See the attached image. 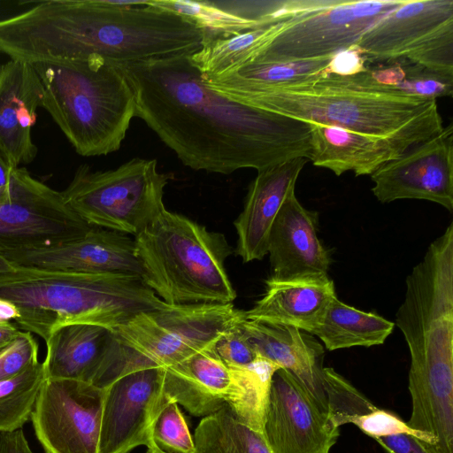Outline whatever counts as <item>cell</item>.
Listing matches in <instances>:
<instances>
[{
    "mask_svg": "<svg viewBox=\"0 0 453 453\" xmlns=\"http://www.w3.org/2000/svg\"><path fill=\"white\" fill-rule=\"evenodd\" d=\"M146 453H166L160 449L152 441L150 445L147 447V452Z\"/></svg>",
    "mask_w": 453,
    "mask_h": 453,
    "instance_id": "cell-43",
    "label": "cell"
},
{
    "mask_svg": "<svg viewBox=\"0 0 453 453\" xmlns=\"http://www.w3.org/2000/svg\"><path fill=\"white\" fill-rule=\"evenodd\" d=\"M311 125L310 159L316 166L340 176L353 172L356 176L372 175L386 163L404 152L385 138L336 127Z\"/></svg>",
    "mask_w": 453,
    "mask_h": 453,
    "instance_id": "cell-24",
    "label": "cell"
},
{
    "mask_svg": "<svg viewBox=\"0 0 453 453\" xmlns=\"http://www.w3.org/2000/svg\"><path fill=\"white\" fill-rule=\"evenodd\" d=\"M12 169L0 153V193L8 188Z\"/></svg>",
    "mask_w": 453,
    "mask_h": 453,
    "instance_id": "cell-41",
    "label": "cell"
},
{
    "mask_svg": "<svg viewBox=\"0 0 453 453\" xmlns=\"http://www.w3.org/2000/svg\"><path fill=\"white\" fill-rule=\"evenodd\" d=\"M38 350L33 334L21 330L12 342L0 349V382L38 363Z\"/></svg>",
    "mask_w": 453,
    "mask_h": 453,
    "instance_id": "cell-35",
    "label": "cell"
},
{
    "mask_svg": "<svg viewBox=\"0 0 453 453\" xmlns=\"http://www.w3.org/2000/svg\"><path fill=\"white\" fill-rule=\"evenodd\" d=\"M229 99L306 122L389 140L403 152L443 129L437 100L380 92L349 76L321 74L288 85L205 81Z\"/></svg>",
    "mask_w": 453,
    "mask_h": 453,
    "instance_id": "cell-3",
    "label": "cell"
},
{
    "mask_svg": "<svg viewBox=\"0 0 453 453\" xmlns=\"http://www.w3.org/2000/svg\"><path fill=\"white\" fill-rule=\"evenodd\" d=\"M144 283L168 305L232 303L236 292L225 262V235L164 209L134 237Z\"/></svg>",
    "mask_w": 453,
    "mask_h": 453,
    "instance_id": "cell-7",
    "label": "cell"
},
{
    "mask_svg": "<svg viewBox=\"0 0 453 453\" xmlns=\"http://www.w3.org/2000/svg\"><path fill=\"white\" fill-rule=\"evenodd\" d=\"M228 367L231 384L226 405L240 422L263 434L272 378L280 367L259 356L249 365Z\"/></svg>",
    "mask_w": 453,
    "mask_h": 453,
    "instance_id": "cell-28",
    "label": "cell"
},
{
    "mask_svg": "<svg viewBox=\"0 0 453 453\" xmlns=\"http://www.w3.org/2000/svg\"><path fill=\"white\" fill-rule=\"evenodd\" d=\"M411 354L408 388L414 429L453 426V224L428 247L406 278L395 314Z\"/></svg>",
    "mask_w": 453,
    "mask_h": 453,
    "instance_id": "cell-4",
    "label": "cell"
},
{
    "mask_svg": "<svg viewBox=\"0 0 453 453\" xmlns=\"http://www.w3.org/2000/svg\"><path fill=\"white\" fill-rule=\"evenodd\" d=\"M381 203L420 199L453 211V127L412 147L371 175Z\"/></svg>",
    "mask_w": 453,
    "mask_h": 453,
    "instance_id": "cell-15",
    "label": "cell"
},
{
    "mask_svg": "<svg viewBox=\"0 0 453 453\" xmlns=\"http://www.w3.org/2000/svg\"><path fill=\"white\" fill-rule=\"evenodd\" d=\"M246 319L233 303L168 305L110 329L100 388L131 372L165 368L212 345Z\"/></svg>",
    "mask_w": 453,
    "mask_h": 453,
    "instance_id": "cell-8",
    "label": "cell"
},
{
    "mask_svg": "<svg viewBox=\"0 0 453 453\" xmlns=\"http://www.w3.org/2000/svg\"><path fill=\"white\" fill-rule=\"evenodd\" d=\"M192 453H272L264 435L240 422L225 405L202 418Z\"/></svg>",
    "mask_w": 453,
    "mask_h": 453,
    "instance_id": "cell-29",
    "label": "cell"
},
{
    "mask_svg": "<svg viewBox=\"0 0 453 453\" xmlns=\"http://www.w3.org/2000/svg\"><path fill=\"white\" fill-rule=\"evenodd\" d=\"M213 344L163 368L167 400L196 417L204 418L222 409L231 384L230 368L215 352Z\"/></svg>",
    "mask_w": 453,
    "mask_h": 453,
    "instance_id": "cell-23",
    "label": "cell"
},
{
    "mask_svg": "<svg viewBox=\"0 0 453 453\" xmlns=\"http://www.w3.org/2000/svg\"><path fill=\"white\" fill-rule=\"evenodd\" d=\"M453 21V0H405L371 26L356 46L369 63L403 58Z\"/></svg>",
    "mask_w": 453,
    "mask_h": 453,
    "instance_id": "cell-20",
    "label": "cell"
},
{
    "mask_svg": "<svg viewBox=\"0 0 453 453\" xmlns=\"http://www.w3.org/2000/svg\"><path fill=\"white\" fill-rule=\"evenodd\" d=\"M375 441L388 453H428L418 439L406 434L382 436Z\"/></svg>",
    "mask_w": 453,
    "mask_h": 453,
    "instance_id": "cell-38",
    "label": "cell"
},
{
    "mask_svg": "<svg viewBox=\"0 0 453 453\" xmlns=\"http://www.w3.org/2000/svg\"><path fill=\"white\" fill-rule=\"evenodd\" d=\"M332 57L286 62L250 63L210 81L229 79L263 85L294 84L326 74Z\"/></svg>",
    "mask_w": 453,
    "mask_h": 453,
    "instance_id": "cell-31",
    "label": "cell"
},
{
    "mask_svg": "<svg viewBox=\"0 0 453 453\" xmlns=\"http://www.w3.org/2000/svg\"><path fill=\"white\" fill-rule=\"evenodd\" d=\"M395 323L374 312L349 306L337 296L328 305L321 324L312 333L328 350L355 346L381 345L392 334Z\"/></svg>",
    "mask_w": 453,
    "mask_h": 453,
    "instance_id": "cell-27",
    "label": "cell"
},
{
    "mask_svg": "<svg viewBox=\"0 0 453 453\" xmlns=\"http://www.w3.org/2000/svg\"><path fill=\"white\" fill-rule=\"evenodd\" d=\"M0 453H33L21 429L0 433Z\"/></svg>",
    "mask_w": 453,
    "mask_h": 453,
    "instance_id": "cell-39",
    "label": "cell"
},
{
    "mask_svg": "<svg viewBox=\"0 0 453 453\" xmlns=\"http://www.w3.org/2000/svg\"><path fill=\"white\" fill-rule=\"evenodd\" d=\"M16 266L0 253V275L12 273Z\"/></svg>",
    "mask_w": 453,
    "mask_h": 453,
    "instance_id": "cell-42",
    "label": "cell"
},
{
    "mask_svg": "<svg viewBox=\"0 0 453 453\" xmlns=\"http://www.w3.org/2000/svg\"><path fill=\"white\" fill-rule=\"evenodd\" d=\"M242 321L226 330L213 344L215 352L228 366L246 365L257 357L242 327Z\"/></svg>",
    "mask_w": 453,
    "mask_h": 453,
    "instance_id": "cell-36",
    "label": "cell"
},
{
    "mask_svg": "<svg viewBox=\"0 0 453 453\" xmlns=\"http://www.w3.org/2000/svg\"><path fill=\"white\" fill-rule=\"evenodd\" d=\"M16 267L84 273H128L142 269L131 235L93 227L84 235L55 245L1 250Z\"/></svg>",
    "mask_w": 453,
    "mask_h": 453,
    "instance_id": "cell-16",
    "label": "cell"
},
{
    "mask_svg": "<svg viewBox=\"0 0 453 453\" xmlns=\"http://www.w3.org/2000/svg\"><path fill=\"white\" fill-rule=\"evenodd\" d=\"M98 453H129L153 441L155 422L168 401L164 369L124 374L104 388Z\"/></svg>",
    "mask_w": 453,
    "mask_h": 453,
    "instance_id": "cell-14",
    "label": "cell"
},
{
    "mask_svg": "<svg viewBox=\"0 0 453 453\" xmlns=\"http://www.w3.org/2000/svg\"><path fill=\"white\" fill-rule=\"evenodd\" d=\"M340 424H353L373 440L396 434H410L418 439L428 453L434 452L437 443L433 434L411 428L395 413L378 408L365 395H362L346 412Z\"/></svg>",
    "mask_w": 453,
    "mask_h": 453,
    "instance_id": "cell-32",
    "label": "cell"
},
{
    "mask_svg": "<svg viewBox=\"0 0 453 453\" xmlns=\"http://www.w3.org/2000/svg\"><path fill=\"white\" fill-rule=\"evenodd\" d=\"M203 31L150 1L50 0L0 20V52L31 64L97 55L129 64L192 55Z\"/></svg>",
    "mask_w": 453,
    "mask_h": 453,
    "instance_id": "cell-2",
    "label": "cell"
},
{
    "mask_svg": "<svg viewBox=\"0 0 453 453\" xmlns=\"http://www.w3.org/2000/svg\"><path fill=\"white\" fill-rule=\"evenodd\" d=\"M43 88L42 107L78 154L118 150L132 119V88L115 63L97 55L33 64Z\"/></svg>",
    "mask_w": 453,
    "mask_h": 453,
    "instance_id": "cell-6",
    "label": "cell"
},
{
    "mask_svg": "<svg viewBox=\"0 0 453 453\" xmlns=\"http://www.w3.org/2000/svg\"><path fill=\"white\" fill-rule=\"evenodd\" d=\"M117 65L134 92L135 117L191 169L230 174L310 159V122L221 96L190 55Z\"/></svg>",
    "mask_w": 453,
    "mask_h": 453,
    "instance_id": "cell-1",
    "label": "cell"
},
{
    "mask_svg": "<svg viewBox=\"0 0 453 453\" xmlns=\"http://www.w3.org/2000/svg\"><path fill=\"white\" fill-rule=\"evenodd\" d=\"M263 435L272 453H329L340 427L291 372L279 368L272 378Z\"/></svg>",
    "mask_w": 453,
    "mask_h": 453,
    "instance_id": "cell-13",
    "label": "cell"
},
{
    "mask_svg": "<svg viewBox=\"0 0 453 453\" xmlns=\"http://www.w3.org/2000/svg\"><path fill=\"white\" fill-rule=\"evenodd\" d=\"M404 2L337 0L331 5L297 14L288 19L280 32L247 64L334 56L356 45L371 26Z\"/></svg>",
    "mask_w": 453,
    "mask_h": 453,
    "instance_id": "cell-10",
    "label": "cell"
},
{
    "mask_svg": "<svg viewBox=\"0 0 453 453\" xmlns=\"http://www.w3.org/2000/svg\"><path fill=\"white\" fill-rule=\"evenodd\" d=\"M104 388L45 379L31 419L45 453H98Z\"/></svg>",
    "mask_w": 453,
    "mask_h": 453,
    "instance_id": "cell-12",
    "label": "cell"
},
{
    "mask_svg": "<svg viewBox=\"0 0 453 453\" xmlns=\"http://www.w3.org/2000/svg\"><path fill=\"white\" fill-rule=\"evenodd\" d=\"M20 331L15 323L0 322V349L12 342Z\"/></svg>",
    "mask_w": 453,
    "mask_h": 453,
    "instance_id": "cell-40",
    "label": "cell"
},
{
    "mask_svg": "<svg viewBox=\"0 0 453 453\" xmlns=\"http://www.w3.org/2000/svg\"><path fill=\"white\" fill-rule=\"evenodd\" d=\"M110 329L88 324L55 328L45 340L46 379H70L98 387L110 341Z\"/></svg>",
    "mask_w": 453,
    "mask_h": 453,
    "instance_id": "cell-25",
    "label": "cell"
},
{
    "mask_svg": "<svg viewBox=\"0 0 453 453\" xmlns=\"http://www.w3.org/2000/svg\"><path fill=\"white\" fill-rule=\"evenodd\" d=\"M170 178L158 171L156 159L134 157L106 171L81 165L61 194L89 226L134 237L165 209L163 196Z\"/></svg>",
    "mask_w": 453,
    "mask_h": 453,
    "instance_id": "cell-9",
    "label": "cell"
},
{
    "mask_svg": "<svg viewBox=\"0 0 453 453\" xmlns=\"http://www.w3.org/2000/svg\"><path fill=\"white\" fill-rule=\"evenodd\" d=\"M319 214L304 208L291 193L271 228L267 254L272 277L289 279L327 274L331 251L319 240Z\"/></svg>",
    "mask_w": 453,
    "mask_h": 453,
    "instance_id": "cell-18",
    "label": "cell"
},
{
    "mask_svg": "<svg viewBox=\"0 0 453 453\" xmlns=\"http://www.w3.org/2000/svg\"><path fill=\"white\" fill-rule=\"evenodd\" d=\"M43 88L33 64L11 59L0 65V153L12 168L37 155L31 129L42 107Z\"/></svg>",
    "mask_w": 453,
    "mask_h": 453,
    "instance_id": "cell-17",
    "label": "cell"
},
{
    "mask_svg": "<svg viewBox=\"0 0 453 453\" xmlns=\"http://www.w3.org/2000/svg\"><path fill=\"white\" fill-rule=\"evenodd\" d=\"M367 64L365 56L354 45L332 57L326 73L341 76L353 75L363 72Z\"/></svg>",
    "mask_w": 453,
    "mask_h": 453,
    "instance_id": "cell-37",
    "label": "cell"
},
{
    "mask_svg": "<svg viewBox=\"0 0 453 453\" xmlns=\"http://www.w3.org/2000/svg\"><path fill=\"white\" fill-rule=\"evenodd\" d=\"M308 159L297 157L257 172L249 186L242 211L234 220L235 253L243 263L267 255L273 224Z\"/></svg>",
    "mask_w": 453,
    "mask_h": 453,
    "instance_id": "cell-19",
    "label": "cell"
},
{
    "mask_svg": "<svg viewBox=\"0 0 453 453\" xmlns=\"http://www.w3.org/2000/svg\"><path fill=\"white\" fill-rule=\"evenodd\" d=\"M242 327L257 356L291 372L327 411L323 378L325 349L312 334L293 326L247 319Z\"/></svg>",
    "mask_w": 453,
    "mask_h": 453,
    "instance_id": "cell-22",
    "label": "cell"
},
{
    "mask_svg": "<svg viewBox=\"0 0 453 453\" xmlns=\"http://www.w3.org/2000/svg\"><path fill=\"white\" fill-rule=\"evenodd\" d=\"M93 227L74 213L61 192L13 168L0 193V251L51 246L79 238Z\"/></svg>",
    "mask_w": 453,
    "mask_h": 453,
    "instance_id": "cell-11",
    "label": "cell"
},
{
    "mask_svg": "<svg viewBox=\"0 0 453 453\" xmlns=\"http://www.w3.org/2000/svg\"><path fill=\"white\" fill-rule=\"evenodd\" d=\"M400 59L453 76V21L441 27Z\"/></svg>",
    "mask_w": 453,
    "mask_h": 453,
    "instance_id": "cell-33",
    "label": "cell"
},
{
    "mask_svg": "<svg viewBox=\"0 0 453 453\" xmlns=\"http://www.w3.org/2000/svg\"><path fill=\"white\" fill-rule=\"evenodd\" d=\"M384 63L367 65L363 72L349 76L358 85L380 92L436 100L452 96L453 76L428 70L405 59Z\"/></svg>",
    "mask_w": 453,
    "mask_h": 453,
    "instance_id": "cell-26",
    "label": "cell"
},
{
    "mask_svg": "<svg viewBox=\"0 0 453 453\" xmlns=\"http://www.w3.org/2000/svg\"><path fill=\"white\" fill-rule=\"evenodd\" d=\"M0 299L15 307L13 322L20 329L44 341L64 325L113 329L141 312L168 306L140 275L21 267L0 275Z\"/></svg>",
    "mask_w": 453,
    "mask_h": 453,
    "instance_id": "cell-5",
    "label": "cell"
},
{
    "mask_svg": "<svg viewBox=\"0 0 453 453\" xmlns=\"http://www.w3.org/2000/svg\"><path fill=\"white\" fill-rule=\"evenodd\" d=\"M336 297L328 274L265 280V292L245 311L246 319L296 327L311 334L321 324L326 311Z\"/></svg>",
    "mask_w": 453,
    "mask_h": 453,
    "instance_id": "cell-21",
    "label": "cell"
},
{
    "mask_svg": "<svg viewBox=\"0 0 453 453\" xmlns=\"http://www.w3.org/2000/svg\"><path fill=\"white\" fill-rule=\"evenodd\" d=\"M45 379L43 365L38 362L0 382V433L21 429L31 418Z\"/></svg>",
    "mask_w": 453,
    "mask_h": 453,
    "instance_id": "cell-30",
    "label": "cell"
},
{
    "mask_svg": "<svg viewBox=\"0 0 453 453\" xmlns=\"http://www.w3.org/2000/svg\"><path fill=\"white\" fill-rule=\"evenodd\" d=\"M155 444L166 453H192L194 439L176 402H169L159 413L152 430Z\"/></svg>",
    "mask_w": 453,
    "mask_h": 453,
    "instance_id": "cell-34",
    "label": "cell"
}]
</instances>
